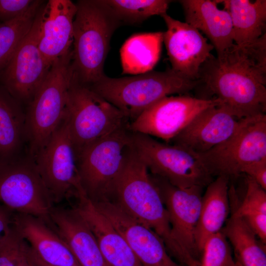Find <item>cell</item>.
Instances as JSON below:
<instances>
[{
  "instance_id": "1",
  "label": "cell",
  "mask_w": 266,
  "mask_h": 266,
  "mask_svg": "<svg viewBox=\"0 0 266 266\" xmlns=\"http://www.w3.org/2000/svg\"><path fill=\"white\" fill-rule=\"evenodd\" d=\"M199 85L238 119L266 113V34L245 45L234 43L200 68Z\"/></svg>"
},
{
  "instance_id": "2",
  "label": "cell",
  "mask_w": 266,
  "mask_h": 266,
  "mask_svg": "<svg viewBox=\"0 0 266 266\" xmlns=\"http://www.w3.org/2000/svg\"><path fill=\"white\" fill-rule=\"evenodd\" d=\"M108 200L153 230L163 240L169 255L178 263L187 265L192 262L191 255L174 238L160 193L131 142L124 151L122 166Z\"/></svg>"
},
{
  "instance_id": "3",
  "label": "cell",
  "mask_w": 266,
  "mask_h": 266,
  "mask_svg": "<svg viewBox=\"0 0 266 266\" xmlns=\"http://www.w3.org/2000/svg\"><path fill=\"white\" fill-rule=\"evenodd\" d=\"M76 5L71 66L74 78L90 86L105 75L110 40L121 21L104 0H79Z\"/></svg>"
},
{
  "instance_id": "4",
  "label": "cell",
  "mask_w": 266,
  "mask_h": 266,
  "mask_svg": "<svg viewBox=\"0 0 266 266\" xmlns=\"http://www.w3.org/2000/svg\"><path fill=\"white\" fill-rule=\"evenodd\" d=\"M199 85V80L170 69L121 78L104 75L88 87L119 109L131 123L162 99L175 94L185 95Z\"/></svg>"
},
{
  "instance_id": "5",
  "label": "cell",
  "mask_w": 266,
  "mask_h": 266,
  "mask_svg": "<svg viewBox=\"0 0 266 266\" xmlns=\"http://www.w3.org/2000/svg\"><path fill=\"white\" fill-rule=\"evenodd\" d=\"M72 52L55 61L25 111L28 155L33 159L64 118L72 77Z\"/></svg>"
},
{
  "instance_id": "6",
  "label": "cell",
  "mask_w": 266,
  "mask_h": 266,
  "mask_svg": "<svg viewBox=\"0 0 266 266\" xmlns=\"http://www.w3.org/2000/svg\"><path fill=\"white\" fill-rule=\"evenodd\" d=\"M64 117L75 158L88 145L130 124L119 109L73 75Z\"/></svg>"
},
{
  "instance_id": "7",
  "label": "cell",
  "mask_w": 266,
  "mask_h": 266,
  "mask_svg": "<svg viewBox=\"0 0 266 266\" xmlns=\"http://www.w3.org/2000/svg\"><path fill=\"white\" fill-rule=\"evenodd\" d=\"M129 125L88 145L76 158L81 185L93 203L110 199L131 140Z\"/></svg>"
},
{
  "instance_id": "8",
  "label": "cell",
  "mask_w": 266,
  "mask_h": 266,
  "mask_svg": "<svg viewBox=\"0 0 266 266\" xmlns=\"http://www.w3.org/2000/svg\"><path fill=\"white\" fill-rule=\"evenodd\" d=\"M131 144L152 174L174 186L202 188L213 181L197 153L182 146L159 141L149 135L131 132Z\"/></svg>"
},
{
  "instance_id": "9",
  "label": "cell",
  "mask_w": 266,
  "mask_h": 266,
  "mask_svg": "<svg viewBox=\"0 0 266 266\" xmlns=\"http://www.w3.org/2000/svg\"><path fill=\"white\" fill-rule=\"evenodd\" d=\"M197 154L212 176L237 177L246 165L266 158V113L240 119L230 137Z\"/></svg>"
},
{
  "instance_id": "10",
  "label": "cell",
  "mask_w": 266,
  "mask_h": 266,
  "mask_svg": "<svg viewBox=\"0 0 266 266\" xmlns=\"http://www.w3.org/2000/svg\"><path fill=\"white\" fill-rule=\"evenodd\" d=\"M0 203L12 213L33 215L49 223L53 203L28 155L0 163Z\"/></svg>"
},
{
  "instance_id": "11",
  "label": "cell",
  "mask_w": 266,
  "mask_h": 266,
  "mask_svg": "<svg viewBox=\"0 0 266 266\" xmlns=\"http://www.w3.org/2000/svg\"><path fill=\"white\" fill-rule=\"evenodd\" d=\"M33 159L53 204L71 197L77 199L86 196L65 117Z\"/></svg>"
},
{
  "instance_id": "12",
  "label": "cell",
  "mask_w": 266,
  "mask_h": 266,
  "mask_svg": "<svg viewBox=\"0 0 266 266\" xmlns=\"http://www.w3.org/2000/svg\"><path fill=\"white\" fill-rule=\"evenodd\" d=\"M0 74L1 86L21 104H27L47 76L52 65L38 46L42 9Z\"/></svg>"
},
{
  "instance_id": "13",
  "label": "cell",
  "mask_w": 266,
  "mask_h": 266,
  "mask_svg": "<svg viewBox=\"0 0 266 266\" xmlns=\"http://www.w3.org/2000/svg\"><path fill=\"white\" fill-rule=\"evenodd\" d=\"M220 105L216 98L194 97L188 95L167 96L143 111L129 124V130L171 141L200 113Z\"/></svg>"
},
{
  "instance_id": "14",
  "label": "cell",
  "mask_w": 266,
  "mask_h": 266,
  "mask_svg": "<svg viewBox=\"0 0 266 266\" xmlns=\"http://www.w3.org/2000/svg\"><path fill=\"white\" fill-rule=\"evenodd\" d=\"M150 175L167 211L174 238L184 250L199 261L200 253L195 233L201 206L202 188L192 186L180 188L159 176L151 173Z\"/></svg>"
},
{
  "instance_id": "15",
  "label": "cell",
  "mask_w": 266,
  "mask_h": 266,
  "mask_svg": "<svg viewBox=\"0 0 266 266\" xmlns=\"http://www.w3.org/2000/svg\"><path fill=\"white\" fill-rule=\"evenodd\" d=\"M93 204L122 236L143 266H183L172 259L163 240L153 230L117 204L110 200Z\"/></svg>"
},
{
  "instance_id": "16",
  "label": "cell",
  "mask_w": 266,
  "mask_h": 266,
  "mask_svg": "<svg viewBox=\"0 0 266 266\" xmlns=\"http://www.w3.org/2000/svg\"><path fill=\"white\" fill-rule=\"evenodd\" d=\"M166 26L163 33L171 69L183 76L198 80L201 67L213 55L214 47L199 31L186 22L165 13L161 15Z\"/></svg>"
},
{
  "instance_id": "17",
  "label": "cell",
  "mask_w": 266,
  "mask_h": 266,
  "mask_svg": "<svg viewBox=\"0 0 266 266\" xmlns=\"http://www.w3.org/2000/svg\"><path fill=\"white\" fill-rule=\"evenodd\" d=\"M239 122L225 108L212 106L200 113L170 142L197 154L204 153L230 137Z\"/></svg>"
},
{
  "instance_id": "18",
  "label": "cell",
  "mask_w": 266,
  "mask_h": 266,
  "mask_svg": "<svg viewBox=\"0 0 266 266\" xmlns=\"http://www.w3.org/2000/svg\"><path fill=\"white\" fill-rule=\"evenodd\" d=\"M76 12L70 0H49L43 6L38 46L51 65L72 52Z\"/></svg>"
},
{
  "instance_id": "19",
  "label": "cell",
  "mask_w": 266,
  "mask_h": 266,
  "mask_svg": "<svg viewBox=\"0 0 266 266\" xmlns=\"http://www.w3.org/2000/svg\"><path fill=\"white\" fill-rule=\"evenodd\" d=\"M50 226L67 245L81 266H109L85 220L72 207L53 206Z\"/></svg>"
},
{
  "instance_id": "20",
  "label": "cell",
  "mask_w": 266,
  "mask_h": 266,
  "mask_svg": "<svg viewBox=\"0 0 266 266\" xmlns=\"http://www.w3.org/2000/svg\"><path fill=\"white\" fill-rule=\"evenodd\" d=\"M12 225L45 263L56 266H81L63 240L42 219L29 214L14 213Z\"/></svg>"
},
{
  "instance_id": "21",
  "label": "cell",
  "mask_w": 266,
  "mask_h": 266,
  "mask_svg": "<svg viewBox=\"0 0 266 266\" xmlns=\"http://www.w3.org/2000/svg\"><path fill=\"white\" fill-rule=\"evenodd\" d=\"M73 207L87 223L109 266H143L122 236L86 197Z\"/></svg>"
},
{
  "instance_id": "22",
  "label": "cell",
  "mask_w": 266,
  "mask_h": 266,
  "mask_svg": "<svg viewBox=\"0 0 266 266\" xmlns=\"http://www.w3.org/2000/svg\"><path fill=\"white\" fill-rule=\"evenodd\" d=\"M179 2L184 10L185 22L206 36L217 55L234 44L230 15L224 9L218 8L216 0H182Z\"/></svg>"
},
{
  "instance_id": "23",
  "label": "cell",
  "mask_w": 266,
  "mask_h": 266,
  "mask_svg": "<svg viewBox=\"0 0 266 266\" xmlns=\"http://www.w3.org/2000/svg\"><path fill=\"white\" fill-rule=\"evenodd\" d=\"M21 103L0 85V163L27 154L25 111Z\"/></svg>"
},
{
  "instance_id": "24",
  "label": "cell",
  "mask_w": 266,
  "mask_h": 266,
  "mask_svg": "<svg viewBox=\"0 0 266 266\" xmlns=\"http://www.w3.org/2000/svg\"><path fill=\"white\" fill-rule=\"evenodd\" d=\"M207 186L195 233L200 257L206 239L221 231L230 213L229 178L218 176Z\"/></svg>"
},
{
  "instance_id": "25",
  "label": "cell",
  "mask_w": 266,
  "mask_h": 266,
  "mask_svg": "<svg viewBox=\"0 0 266 266\" xmlns=\"http://www.w3.org/2000/svg\"><path fill=\"white\" fill-rule=\"evenodd\" d=\"M230 15L234 43L242 45L251 43L265 33L266 0H219Z\"/></svg>"
},
{
  "instance_id": "26",
  "label": "cell",
  "mask_w": 266,
  "mask_h": 266,
  "mask_svg": "<svg viewBox=\"0 0 266 266\" xmlns=\"http://www.w3.org/2000/svg\"><path fill=\"white\" fill-rule=\"evenodd\" d=\"M232 244L241 266H266V244L240 217L232 215L221 230Z\"/></svg>"
},
{
  "instance_id": "27",
  "label": "cell",
  "mask_w": 266,
  "mask_h": 266,
  "mask_svg": "<svg viewBox=\"0 0 266 266\" xmlns=\"http://www.w3.org/2000/svg\"><path fill=\"white\" fill-rule=\"evenodd\" d=\"M163 36V33L156 32L136 34L129 38L121 50L123 72L149 71L159 59Z\"/></svg>"
},
{
  "instance_id": "28",
  "label": "cell",
  "mask_w": 266,
  "mask_h": 266,
  "mask_svg": "<svg viewBox=\"0 0 266 266\" xmlns=\"http://www.w3.org/2000/svg\"><path fill=\"white\" fill-rule=\"evenodd\" d=\"M44 0H35L29 10L13 20L0 23V74L31 29Z\"/></svg>"
},
{
  "instance_id": "29",
  "label": "cell",
  "mask_w": 266,
  "mask_h": 266,
  "mask_svg": "<svg viewBox=\"0 0 266 266\" xmlns=\"http://www.w3.org/2000/svg\"><path fill=\"white\" fill-rule=\"evenodd\" d=\"M122 21L142 22L154 15L166 13L171 1L167 0H104Z\"/></svg>"
},
{
  "instance_id": "30",
  "label": "cell",
  "mask_w": 266,
  "mask_h": 266,
  "mask_svg": "<svg viewBox=\"0 0 266 266\" xmlns=\"http://www.w3.org/2000/svg\"><path fill=\"white\" fill-rule=\"evenodd\" d=\"M199 261V266H236L229 242L222 231L206 239Z\"/></svg>"
},
{
  "instance_id": "31",
  "label": "cell",
  "mask_w": 266,
  "mask_h": 266,
  "mask_svg": "<svg viewBox=\"0 0 266 266\" xmlns=\"http://www.w3.org/2000/svg\"><path fill=\"white\" fill-rule=\"evenodd\" d=\"M262 214H266V190L247 177V188L243 200L232 215L244 219Z\"/></svg>"
},
{
  "instance_id": "32",
  "label": "cell",
  "mask_w": 266,
  "mask_h": 266,
  "mask_svg": "<svg viewBox=\"0 0 266 266\" xmlns=\"http://www.w3.org/2000/svg\"><path fill=\"white\" fill-rule=\"evenodd\" d=\"M26 245L27 242L12 225L0 243V266H16Z\"/></svg>"
},
{
  "instance_id": "33",
  "label": "cell",
  "mask_w": 266,
  "mask_h": 266,
  "mask_svg": "<svg viewBox=\"0 0 266 266\" xmlns=\"http://www.w3.org/2000/svg\"><path fill=\"white\" fill-rule=\"evenodd\" d=\"M35 0H0V23L16 18L26 13Z\"/></svg>"
},
{
  "instance_id": "34",
  "label": "cell",
  "mask_w": 266,
  "mask_h": 266,
  "mask_svg": "<svg viewBox=\"0 0 266 266\" xmlns=\"http://www.w3.org/2000/svg\"><path fill=\"white\" fill-rule=\"evenodd\" d=\"M266 190V158L245 166L241 171Z\"/></svg>"
},
{
  "instance_id": "35",
  "label": "cell",
  "mask_w": 266,
  "mask_h": 266,
  "mask_svg": "<svg viewBox=\"0 0 266 266\" xmlns=\"http://www.w3.org/2000/svg\"><path fill=\"white\" fill-rule=\"evenodd\" d=\"M13 213L0 203V243L9 232L13 220Z\"/></svg>"
},
{
  "instance_id": "36",
  "label": "cell",
  "mask_w": 266,
  "mask_h": 266,
  "mask_svg": "<svg viewBox=\"0 0 266 266\" xmlns=\"http://www.w3.org/2000/svg\"><path fill=\"white\" fill-rule=\"evenodd\" d=\"M28 259L32 266H56L49 265L39 259L28 244L27 249Z\"/></svg>"
},
{
  "instance_id": "37",
  "label": "cell",
  "mask_w": 266,
  "mask_h": 266,
  "mask_svg": "<svg viewBox=\"0 0 266 266\" xmlns=\"http://www.w3.org/2000/svg\"><path fill=\"white\" fill-rule=\"evenodd\" d=\"M28 246V243H27V245L25 251L21 257L19 259L16 266H31L29 261L27 258V249Z\"/></svg>"
},
{
  "instance_id": "38",
  "label": "cell",
  "mask_w": 266,
  "mask_h": 266,
  "mask_svg": "<svg viewBox=\"0 0 266 266\" xmlns=\"http://www.w3.org/2000/svg\"><path fill=\"white\" fill-rule=\"evenodd\" d=\"M236 262L237 264V266H241L236 261Z\"/></svg>"
},
{
  "instance_id": "39",
  "label": "cell",
  "mask_w": 266,
  "mask_h": 266,
  "mask_svg": "<svg viewBox=\"0 0 266 266\" xmlns=\"http://www.w3.org/2000/svg\"><path fill=\"white\" fill-rule=\"evenodd\" d=\"M236 266H237V264H236Z\"/></svg>"
},
{
  "instance_id": "40",
  "label": "cell",
  "mask_w": 266,
  "mask_h": 266,
  "mask_svg": "<svg viewBox=\"0 0 266 266\" xmlns=\"http://www.w3.org/2000/svg\"><path fill=\"white\" fill-rule=\"evenodd\" d=\"M28 258V257H27ZM30 263V262H29ZM31 265V264H30Z\"/></svg>"
}]
</instances>
